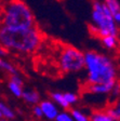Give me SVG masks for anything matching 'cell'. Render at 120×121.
Segmentation results:
<instances>
[{"label": "cell", "instance_id": "obj_3", "mask_svg": "<svg viewBox=\"0 0 120 121\" xmlns=\"http://www.w3.org/2000/svg\"><path fill=\"white\" fill-rule=\"evenodd\" d=\"M36 24L30 8L23 0H10L3 8L2 26L10 28H29Z\"/></svg>", "mask_w": 120, "mask_h": 121}, {"label": "cell", "instance_id": "obj_20", "mask_svg": "<svg viewBox=\"0 0 120 121\" xmlns=\"http://www.w3.org/2000/svg\"><path fill=\"white\" fill-rule=\"evenodd\" d=\"M109 94H110V96H111V98L114 99V102L119 99V97H120V86L118 84V81L115 84V86L113 88V90L110 91Z\"/></svg>", "mask_w": 120, "mask_h": 121}, {"label": "cell", "instance_id": "obj_14", "mask_svg": "<svg viewBox=\"0 0 120 121\" xmlns=\"http://www.w3.org/2000/svg\"><path fill=\"white\" fill-rule=\"evenodd\" d=\"M0 69H1V70H3L4 73H7L9 76L18 73V71L16 70L15 66L13 65L12 63L8 62L7 60H4L3 57H0Z\"/></svg>", "mask_w": 120, "mask_h": 121}, {"label": "cell", "instance_id": "obj_24", "mask_svg": "<svg viewBox=\"0 0 120 121\" xmlns=\"http://www.w3.org/2000/svg\"><path fill=\"white\" fill-rule=\"evenodd\" d=\"M8 52H9V51H8L7 49L3 48L2 45H0V57H4V56H7Z\"/></svg>", "mask_w": 120, "mask_h": 121}, {"label": "cell", "instance_id": "obj_9", "mask_svg": "<svg viewBox=\"0 0 120 121\" xmlns=\"http://www.w3.org/2000/svg\"><path fill=\"white\" fill-rule=\"evenodd\" d=\"M101 42H102L104 48H106L109 51L116 50L120 44L118 36H113V35H108V36H105V37L101 38Z\"/></svg>", "mask_w": 120, "mask_h": 121}, {"label": "cell", "instance_id": "obj_26", "mask_svg": "<svg viewBox=\"0 0 120 121\" xmlns=\"http://www.w3.org/2000/svg\"><path fill=\"white\" fill-rule=\"evenodd\" d=\"M1 121H15V120H5V119H1Z\"/></svg>", "mask_w": 120, "mask_h": 121}, {"label": "cell", "instance_id": "obj_27", "mask_svg": "<svg viewBox=\"0 0 120 121\" xmlns=\"http://www.w3.org/2000/svg\"><path fill=\"white\" fill-rule=\"evenodd\" d=\"M0 119H2V116H1V111H0Z\"/></svg>", "mask_w": 120, "mask_h": 121}, {"label": "cell", "instance_id": "obj_8", "mask_svg": "<svg viewBox=\"0 0 120 121\" xmlns=\"http://www.w3.org/2000/svg\"><path fill=\"white\" fill-rule=\"evenodd\" d=\"M22 98L24 99V102L29 105H38L41 101L40 98V94L38 91L36 90H24L22 94Z\"/></svg>", "mask_w": 120, "mask_h": 121}, {"label": "cell", "instance_id": "obj_12", "mask_svg": "<svg viewBox=\"0 0 120 121\" xmlns=\"http://www.w3.org/2000/svg\"><path fill=\"white\" fill-rule=\"evenodd\" d=\"M105 109L110 116L113 117L115 121H120V99H117V101L113 102V103Z\"/></svg>", "mask_w": 120, "mask_h": 121}, {"label": "cell", "instance_id": "obj_11", "mask_svg": "<svg viewBox=\"0 0 120 121\" xmlns=\"http://www.w3.org/2000/svg\"><path fill=\"white\" fill-rule=\"evenodd\" d=\"M51 101H53L58 107H61L64 110H67L70 108V106L68 105V103L66 102L65 97H64V93L63 92H51L50 94Z\"/></svg>", "mask_w": 120, "mask_h": 121}, {"label": "cell", "instance_id": "obj_19", "mask_svg": "<svg viewBox=\"0 0 120 121\" xmlns=\"http://www.w3.org/2000/svg\"><path fill=\"white\" fill-rule=\"evenodd\" d=\"M54 121H74V120L69 111L62 110V111H58V116L55 117Z\"/></svg>", "mask_w": 120, "mask_h": 121}, {"label": "cell", "instance_id": "obj_2", "mask_svg": "<svg viewBox=\"0 0 120 121\" xmlns=\"http://www.w3.org/2000/svg\"><path fill=\"white\" fill-rule=\"evenodd\" d=\"M84 68L87 70V84L117 83L119 70L110 56L96 52H84Z\"/></svg>", "mask_w": 120, "mask_h": 121}, {"label": "cell", "instance_id": "obj_16", "mask_svg": "<svg viewBox=\"0 0 120 121\" xmlns=\"http://www.w3.org/2000/svg\"><path fill=\"white\" fill-rule=\"evenodd\" d=\"M70 115L73 117L74 121H90L89 116L85 115L82 110H80L79 108H71L70 109Z\"/></svg>", "mask_w": 120, "mask_h": 121}, {"label": "cell", "instance_id": "obj_17", "mask_svg": "<svg viewBox=\"0 0 120 121\" xmlns=\"http://www.w3.org/2000/svg\"><path fill=\"white\" fill-rule=\"evenodd\" d=\"M103 2L107 7L111 15L120 11V2L118 0H103Z\"/></svg>", "mask_w": 120, "mask_h": 121}, {"label": "cell", "instance_id": "obj_22", "mask_svg": "<svg viewBox=\"0 0 120 121\" xmlns=\"http://www.w3.org/2000/svg\"><path fill=\"white\" fill-rule=\"evenodd\" d=\"M9 80L13 81V82H15V83H18V84H21V86H24L23 79L21 78V76L18 75V73H16V75H11V76H10V79H9Z\"/></svg>", "mask_w": 120, "mask_h": 121}, {"label": "cell", "instance_id": "obj_10", "mask_svg": "<svg viewBox=\"0 0 120 121\" xmlns=\"http://www.w3.org/2000/svg\"><path fill=\"white\" fill-rule=\"evenodd\" d=\"M90 121H115L114 118L106 111V109H96L89 116Z\"/></svg>", "mask_w": 120, "mask_h": 121}, {"label": "cell", "instance_id": "obj_13", "mask_svg": "<svg viewBox=\"0 0 120 121\" xmlns=\"http://www.w3.org/2000/svg\"><path fill=\"white\" fill-rule=\"evenodd\" d=\"M0 111H1L2 119H5V120H14L16 116L15 111L3 102H0Z\"/></svg>", "mask_w": 120, "mask_h": 121}, {"label": "cell", "instance_id": "obj_4", "mask_svg": "<svg viewBox=\"0 0 120 121\" xmlns=\"http://www.w3.org/2000/svg\"><path fill=\"white\" fill-rule=\"evenodd\" d=\"M92 25L90 26V31L98 38H103L105 36L119 35V28L113 18L103 1L94 0L92 4Z\"/></svg>", "mask_w": 120, "mask_h": 121}, {"label": "cell", "instance_id": "obj_15", "mask_svg": "<svg viewBox=\"0 0 120 121\" xmlns=\"http://www.w3.org/2000/svg\"><path fill=\"white\" fill-rule=\"evenodd\" d=\"M8 89H9V91L13 94V96H15V97H22L23 91H24L23 86L9 80V82H8Z\"/></svg>", "mask_w": 120, "mask_h": 121}, {"label": "cell", "instance_id": "obj_18", "mask_svg": "<svg viewBox=\"0 0 120 121\" xmlns=\"http://www.w3.org/2000/svg\"><path fill=\"white\" fill-rule=\"evenodd\" d=\"M64 93V97H65L66 102L68 103V105L71 107L73 105H75L78 101H79V96L74 92H63Z\"/></svg>", "mask_w": 120, "mask_h": 121}, {"label": "cell", "instance_id": "obj_6", "mask_svg": "<svg viewBox=\"0 0 120 121\" xmlns=\"http://www.w3.org/2000/svg\"><path fill=\"white\" fill-rule=\"evenodd\" d=\"M39 106L41 110H42V115L47 120L49 121H54L55 117L58 116V106L51 99H42L40 101Z\"/></svg>", "mask_w": 120, "mask_h": 121}, {"label": "cell", "instance_id": "obj_1", "mask_svg": "<svg viewBox=\"0 0 120 121\" xmlns=\"http://www.w3.org/2000/svg\"><path fill=\"white\" fill-rule=\"evenodd\" d=\"M42 41V35L36 26L29 28H10L0 26V45L8 51L21 54L34 53Z\"/></svg>", "mask_w": 120, "mask_h": 121}, {"label": "cell", "instance_id": "obj_25", "mask_svg": "<svg viewBox=\"0 0 120 121\" xmlns=\"http://www.w3.org/2000/svg\"><path fill=\"white\" fill-rule=\"evenodd\" d=\"M118 84L120 86V76H118Z\"/></svg>", "mask_w": 120, "mask_h": 121}, {"label": "cell", "instance_id": "obj_23", "mask_svg": "<svg viewBox=\"0 0 120 121\" xmlns=\"http://www.w3.org/2000/svg\"><path fill=\"white\" fill-rule=\"evenodd\" d=\"M113 18L117 25H120V11L117 13H115V14H113Z\"/></svg>", "mask_w": 120, "mask_h": 121}, {"label": "cell", "instance_id": "obj_21", "mask_svg": "<svg viewBox=\"0 0 120 121\" xmlns=\"http://www.w3.org/2000/svg\"><path fill=\"white\" fill-rule=\"evenodd\" d=\"M33 113H34V116H35V117H37V118H39V119L43 118L42 110H41V108H40L39 104H38V105L33 106Z\"/></svg>", "mask_w": 120, "mask_h": 121}, {"label": "cell", "instance_id": "obj_5", "mask_svg": "<svg viewBox=\"0 0 120 121\" xmlns=\"http://www.w3.org/2000/svg\"><path fill=\"white\" fill-rule=\"evenodd\" d=\"M58 65L64 73H79L84 69V53L75 47L64 45L60 51Z\"/></svg>", "mask_w": 120, "mask_h": 121}, {"label": "cell", "instance_id": "obj_7", "mask_svg": "<svg viewBox=\"0 0 120 121\" xmlns=\"http://www.w3.org/2000/svg\"><path fill=\"white\" fill-rule=\"evenodd\" d=\"M116 84V83H115ZM114 83H98V84H87L85 90L87 92L91 94H96V95H104V94H109L110 91L115 86Z\"/></svg>", "mask_w": 120, "mask_h": 121}]
</instances>
